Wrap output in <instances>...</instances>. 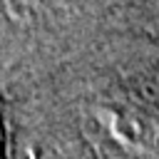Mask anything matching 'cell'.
I'll list each match as a JSON object with an SVG mask.
<instances>
[{
	"instance_id": "cell-1",
	"label": "cell",
	"mask_w": 159,
	"mask_h": 159,
	"mask_svg": "<svg viewBox=\"0 0 159 159\" xmlns=\"http://www.w3.org/2000/svg\"><path fill=\"white\" fill-rule=\"evenodd\" d=\"M92 127L102 144L129 159H149L159 152V122L137 109L102 107L92 114Z\"/></svg>"
}]
</instances>
